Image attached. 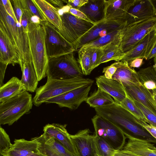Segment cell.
<instances>
[{"instance_id": "cell-28", "label": "cell", "mask_w": 156, "mask_h": 156, "mask_svg": "<svg viewBox=\"0 0 156 156\" xmlns=\"http://www.w3.org/2000/svg\"><path fill=\"white\" fill-rule=\"evenodd\" d=\"M38 147V142L35 140L29 141L23 139H15L9 150L23 155H30L40 154Z\"/></svg>"}, {"instance_id": "cell-27", "label": "cell", "mask_w": 156, "mask_h": 156, "mask_svg": "<svg viewBox=\"0 0 156 156\" xmlns=\"http://www.w3.org/2000/svg\"><path fill=\"white\" fill-rule=\"evenodd\" d=\"M47 20L59 31L62 29V23L58 10L45 0H34Z\"/></svg>"}, {"instance_id": "cell-14", "label": "cell", "mask_w": 156, "mask_h": 156, "mask_svg": "<svg viewBox=\"0 0 156 156\" xmlns=\"http://www.w3.org/2000/svg\"><path fill=\"white\" fill-rule=\"evenodd\" d=\"M122 84L126 96L133 101H137L156 115V103L151 92L142 85H138L124 81Z\"/></svg>"}, {"instance_id": "cell-5", "label": "cell", "mask_w": 156, "mask_h": 156, "mask_svg": "<svg viewBox=\"0 0 156 156\" xmlns=\"http://www.w3.org/2000/svg\"><path fill=\"white\" fill-rule=\"evenodd\" d=\"M0 22L9 37L18 50L21 64L25 61L31 60L30 55L27 34L25 33L20 23H16L6 12L1 0H0Z\"/></svg>"}, {"instance_id": "cell-33", "label": "cell", "mask_w": 156, "mask_h": 156, "mask_svg": "<svg viewBox=\"0 0 156 156\" xmlns=\"http://www.w3.org/2000/svg\"><path fill=\"white\" fill-rule=\"evenodd\" d=\"M120 43L117 42H112L108 44L105 48L101 64L112 60L118 61L122 54L120 48Z\"/></svg>"}, {"instance_id": "cell-25", "label": "cell", "mask_w": 156, "mask_h": 156, "mask_svg": "<svg viewBox=\"0 0 156 156\" xmlns=\"http://www.w3.org/2000/svg\"><path fill=\"white\" fill-rule=\"evenodd\" d=\"M26 91L17 77L13 76L0 87V103L5 101Z\"/></svg>"}, {"instance_id": "cell-22", "label": "cell", "mask_w": 156, "mask_h": 156, "mask_svg": "<svg viewBox=\"0 0 156 156\" xmlns=\"http://www.w3.org/2000/svg\"><path fill=\"white\" fill-rule=\"evenodd\" d=\"M96 80L98 87L110 95L116 103L120 104L126 98V94L120 82L108 79L104 75L98 76Z\"/></svg>"}, {"instance_id": "cell-19", "label": "cell", "mask_w": 156, "mask_h": 156, "mask_svg": "<svg viewBox=\"0 0 156 156\" xmlns=\"http://www.w3.org/2000/svg\"><path fill=\"white\" fill-rule=\"evenodd\" d=\"M153 17H156V11L151 0H135L128 12L126 20L129 23Z\"/></svg>"}, {"instance_id": "cell-36", "label": "cell", "mask_w": 156, "mask_h": 156, "mask_svg": "<svg viewBox=\"0 0 156 156\" xmlns=\"http://www.w3.org/2000/svg\"><path fill=\"white\" fill-rule=\"evenodd\" d=\"M108 44L103 46L87 48L90 57L92 71L101 64L105 49Z\"/></svg>"}, {"instance_id": "cell-45", "label": "cell", "mask_w": 156, "mask_h": 156, "mask_svg": "<svg viewBox=\"0 0 156 156\" xmlns=\"http://www.w3.org/2000/svg\"><path fill=\"white\" fill-rule=\"evenodd\" d=\"M88 1V0H69L67 4L71 8L79 9Z\"/></svg>"}, {"instance_id": "cell-44", "label": "cell", "mask_w": 156, "mask_h": 156, "mask_svg": "<svg viewBox=\"0 0 156 156\" xmlns=\"http://www.w3.org/2000/svg\"><path fill=\"white\" fill-rule=\"evenodd\" d=\"M69 12L78 18L96 24L92 21L83 12L79 9L71 8L69 10Z\"/></svg>"}, {"instance_id": "cell-2", "label": "cell", "mask_w": 156, "mask_h": 156, "mask_svg": "<svg viewBox=\"0 0 156 156\" xmlns=\"http://www.w3.org/2000/svg\"><path fill=\"white\" fill-rule=\"evenodd\" d=\"M27 38L30 55L39 81L46 76L48 61L43 25L41 23L30 22Z\"/></svg>"}, {"instance_id": "cell-39", "label": "cell", "mask_w": 156, "mask_h": 156, "mask_svg": "<svg viewBox=\"0 0 156 156\" xmlns=\"http://www.w3.org/2000/svg\"><path fill=\"white\" fill-rule=\"evenodd\" d=\"M133 101L145 117L147 123L150 125L156 128V115L139 102L136 101Z\"/></svg>"}, {"instance_id": "cell-42", "label": "cell", "mask_w": 156, "mask_h": 156, "mask_svg": "<svg viewBox=\"0 0 156 156\" xmlns=\"http://www.w3.org/2000/svg\"><path fill=\"white\" fill-rule=\"evenodd\" d=\"M1 1L7 13L14 19L16 23L18 22L15 16L10 1L9 0H1Z\"/></svg>"}, {"instance_id": "cell-16", "label": "cell", "mask_w": 156, "mask_h": 156, "mask_svg": "<svg viewBox=\"0 0 156 156\" xmlns=\"http://www.w3.org/2000/svg\"><path fill=\"white\" fill-rule=\"evenodd\" d=\"M0 62L14 66L21 64L19 51L7 35L2 23L0 22Z\"/></svg>"}, {"instance_id": "cell-31", "label": "cell", "mask_w": 156, "mask_h": 156, "mask_svg": "<svg viewBox=\"0 0 156 156\" xmlns=\"http://www.w3.org/2000/svg\"><path fill=\"white\" fill-rule=\"evenodd\" d=\"M124 27L121 29L116 30L105 36L87 44L80 48L86 49L103 46L112 42L117 41L121 43Z\"/></svg>"}, {"instance_id": "cell-50", "label": "cell", "mask_w": 156, "mask_h": 156, "mask_svg": "<svg viewBox=\"0 0 156 156\" xmlns=\"http://www.w3.org/2000/svg\"><path fill=\"white\" fill-rule=\"evenodd\" d=\"M3 156H45L41 154H33L30 155H23L18 154L12 151L9 150L4 154Z\"/></svg>"}, {"instance_id": "cell-38", "label": "cell", "mask_w": 156, "mask_h": 156, "mask_svg": "<svg viewBox=\"0 0 156 156\" xmlns=\"http://www.w3.org/2000/svg\"><path fill=\"white\" fill-rule=\"evenodd\" d=\"M12 144L11 143L9 135L5 130L0 127V155L3 156L10 149Z\"/></svg>"}, {"instance_id": "cell-35", "label": "cell", "mask_w": 156, "mask_h": 156, "mask_svg": "<svg viewBox=\"0 0 156 156\" xmlns=\"http://www.w3.org/2000/svg\"><path fill=\"white\" fill-rule=\"evenodd\" d=\"M120 105L137 119L147 123V120L141 111L136 105L133 101L127 96Z\"/></svg>"}, {"instance_id": "cell-26", "label": "cell", "mask_w": 156, "mask_h": 156, "mask_svg": "<svg viewBox=\"0 0 156 156\" xmlns=\"http://www.w3.org/2000/svg\"><path fill=\"white\" fill-rule=\"evenodd\" d=\"M79 9L94 23L104 19V0H88Z\"/></svg>"}, {"instance_id": "cell-4", "label": "cell", "mask_w": 156, "mask_h": 156, "mask_svg": "<svg viewBox=\"0 0 156 156\" xmlns=\"http://www.w3.org/2000/svg\"><path fill=\"white\" fill-rule=\"evenodd\" d=\"M31 94L26 91L5 101L0 103V124L12 125L32 109Z\"/></svg>"}, {"instance_id": "cell-24", "label": "cell", "mask_w": 156, "mask_h": 156, "mask_svg": "<svg viewBox=\"0 0 156 156\" xmlns=\"http://www.w3.org/2000/svg\"><path fill=\"white\" fill-rule=\"evenodd\" d=\"M20 67L22 73L21 83L27 91L34 92L37 88L39 81L32 60L24 62Z\"/></svg>"}, {"instance_id": "cell-29", "label": "cell", "mask_w": 156, "mask_h": 156, "mask_svg": "<svg viewBox=\"0 0 156 156\" xmlns=\"http://www.w3.org/2000/svg\"><path fill=\"white\" fill-rule=\"evenodd\" d=\"M137 72L142 85L152 94L156 92V71L153 66L141 69Z\"/></svg>"}, {"instance_id": "cell-9", "label": "cell", "mask_w": 156, "mask_h": 156, "mask_svg": "<svg viewBox=\"0 0 156 156\" xmlns=\"http://www.w3.org/2000/svg\"><path fill=\"white\" fill-rule=\"evenodd\" d=\"M91 121L95 135L102 139L116 151L123 148L126 138L119 129L97 114L93 116Z\"/></svg>"}, {"instance_id": "cell-40", "label": "cell", "mask_w": 156, "mask_h": 156, "mask_svg": "<svg viewBox=\"0 0 156 156\" xmlns=\"http://www.w3.org/2000/svg\"><path fill=\"white\" fill-rule=\"evenodd\" d=\"M13 5V9L18 22L20 23L22 16L23 13V10L20 0H14L11 1Z\"/></svg>"}, {"instance_id": "cell-13", "label": "cell", "mask_w": 156, "mask_h": 156, "mask_svg": "<svg viewBox=\"0 0 156 156\" xmlns=\"http://www.w3.org/2000/svg\"><path fill=\"white\" fill-rule=\"evenodd\" d=\"M70 136L77 156H100L95 136L90 134L89 129L80 130Z\"/></svg>"}, {"instance_id": "cell-10", "label": "cell", "mask_w": 156, "mask_h": 156, "mask_svg": "<svg viewBox=\"0 0 156 156\" xmlns=\"http://www.w3.org/2000/svg\"><path fill=\"white\" fill-rule=\"evenodd\" d=\"M60 16L62 29L59 31L74 46L76 42L96 24L78 18L68 12H63Z\"/></svg>"}, {"instance_id": "cell-6", "label": "cell", "mask_w": 156, "mask_h": 156, "mask_svg": "<svg viewBox=\"0 0 156 156\" xmlns=\"http://www.w3.org/2000/svg\"><path fill=\"white\" fill-rule=\"evenodd\" d=\"M83 75L73 52L48 59L47 78L68 80L83 76Z\"/></svg>"}, {"instance_id": "cell-46", "label": "cell", "mask_w": 156, "mask_h": 156, "mask_svg": "<svg viewBox=\"0 0 156 156\" xmlns=\"http://www.w3.org/2000/svg\"><path fill=\"white\" fill-rule=\"evenodd\" d=\"M46 1L58 10L62 9L67 4L68 2V1L66 0H47Z\"/></svg>"}, {"instance_id": "cell-3", "label": "cell", "mask_w": 156, "mask_h": 156, "mask_svg": "<svg viewBox=\"0 0 156 156\" xmlns=\"http://www.w3.org/2000/svg\"><path fill=\"white\" fill-rule=\"evenodd\" d=\"M94 81L83 76L65 80L47 78L45 84L37 88L33 98V104L39 106L48 100L70 90L90 84Z\"/></svg>"}, {"instance_id": "cell-11", "label": "cell", "mask_w": 156, "mask_h": 156, "mask_svg": "<svg viewBox=\"0 0 156 156\" xmlns=\"http://www.w3.org/2000/svg\"><path fill=\"white\" fill-rule=\"evenodd\" d=\"M127 23L126 21H113L104 19L94 25L76 42L74 46L75 51L113 31L123 28Z\"/></svg>"}, {"instance_id": "cell-15", "label": "cell", "mask_w": 156, "mask_h": 156, "mask_svg": "<svg viewBox=\"0 0 156 156\" xmlns=\"http://www.w3.org/2000/svg\"><path fill=\"white\" fill-rule=\"evenodd\" d=\"M39 144L40 153L45 156H76L67 150L59 141L44 133L33 138Z\"/></svg>"}, {"instance_id": "cell-32", "label": "cell", "mask_w": 156, "mask_h": 156, "mask_svg": "<svg viewBox=\"0 0 156 156\" xmlns=\"http://www.w3.org/2000/svg\"><path fill=\"white\" fill-rule=\"evenodd\" d=\"M23 13L29 18L33 16L38 17L41 22L47 20L34 0H20Z\"/></svg>"}, {"instance_id": "cell-23", "label": "cell", "mask_w": 156, "mask_h": 156, "mask_svg": "<svg viewBox=\"0 0 156 156\" xmlns=\"http://www.w3.org/2000/svg\"><path fill=\"white\" fill-rule=\"evenodd\" d=\"M113 64L117 67V69L112 79L119 82L120 81H124L137 85H142L137 72L130 67L127 62L120 61L115 62Z\"/></svg>"}, {"instance_id": "cell-34", "label": "cell", "mask_w": 156, "mask_h": 156, "mask_svg": "<svg viewBox=\"0 0 156 156\" xmlns=\"http://www.w3.org/2000/svg\"><path fill=\"white\" fill-rule=\"evenodd\" d=\"M77 61L83 74L86 76L90 74L92 70L90 57L88 49H79Z\"/></svg>"}, {"instance_id": "cell-8", "label": "cell", "mask_w": 156, "mask_h": 156, "mask_svg": "<svg viewBox=\"0 0 156 156\" xmlns=\"http://www.w3.org/2000/svg\"><path fill=\"white\" fill-rule=\"evenodd\" d=\"M45 30V43L49 58L75 51L74 46L61 35L58 30L48 20L41 22Z\"/></svg>"}, {"instance_id": "cell-47", "label": "cell", "mask_w": 156, "mask_h": 156, "mask_svg": "<svg viewBox=\"0 0 156 156\" xmlns=\"http://www.w3.org/2000/svg\"><path fill=\"white\" fill-rule=\"evenodd\" d=\"M30 21L29 18L23 13L21 18V24L22 27L24 32L27 34L28 27Z\"/></svg>"}, {"instance_id": "cell-43", "label": "cell", "mask_w": 156, "mask_h": 156, "mask_svg": "<svg viewBox=\"0 0 156 156\" xmlns=\"http://www.w3.org/2000/svg\"><path fill=\"white\" fill-rule=\"evenodd\" d=\"M138 122L144 127L154 138L156 139V128L148 124L147 122L136 118Z\"/></svg>"}, {"instance_id": "cell-12", "label": "cell", "mask_w": 156, "mask_h": 156, "mask_svg": "<svg viewBox=\"0 0 156 156\" xmlns=\"http://www.w3.org/2000/svg\"><path fill=\"white\" fill-rule=\"evenodd\" d=\"M93 84H88L70 90L51 98L45 103L56 104L61 108L75 110L82 103L86 101Z\"/></svg>"}, {"instance_id": "cell-53", "label": "cell", "mask_w": 156, "mask_h": 156, "mask_svg": "<svg viewBox=\"0 0 156 156\" xmlns=\"http://www.w3.org/2000/svg\"><path fill=\"white\" fill-rule=\"evenodd\" d=\"M154 64L153 66L156 71V57L154 58Z\"/></svg>"}, {"instance_id": "cell-20", "label": "cell", "mask_w": 156, "mask_h": 156, "mask_svg": "<svg viewBox=\"0 0 156 156\" xmlns=\"http://www.w3.org/2000/svg\"><path fill=\"white\" fill-rule=\"evenodd\" d=\"M129 139L123 150L138 156H156V147L149 141L127 135Z\"/></svg>"}, {"instance_id": "cell-49", "label": "cell", "mask_w": 156, "mask_h": 156, "mask_svg": "<svg viewBox=\"0 0 156 156\" xmlns=\"http://www.w3.org/2000/svg\"><path fill=\"white\" fill-rule=\"evenodd\" d=\"M143 58H136L133 59L129 63V65L131 68H138L142 64Z\"/></svg>"}, {"instance_id": "cell-17", "label": "cell", "mask_w": 156, "mask_h": 156, "mask_svg": "<svg viewBox=\"0 0 156 156\" xmlns=\"http://www.w3.org/2000/svg\"><path fill=\"white\" fill-rule=\"evenodd\" d=\"M135 0H104V19L126 21L128 12Z\"/></svg>"}, {"instance_id": "cell-41", "label": "cell", "mask_w": 156, "mask_h": 156, "mask_svg": "<svg viewBox=\"0 0 156 156\" xmlns=\"http://www.w3.org/2000/svg\"><path fill=\"white\" fill-rule=\"evenodd\" d=\"M116 69L117 67L112 63L110 66L104 68L102 72L104 73V75L106 78L111 79H112Z\"/></svg>"}, {"instance_id": "cell-18", "label": "cell", "mask_w": 156, "mask_h": 156, "mask_svg": "<svg viewBox=\"0 0 156 156\" xmlns=\"http://www.w3.org/2000/svg\"><path fill=\"white\" fill-rule=\"evenodd\" d=\"M156 40V29H155L146 35L135 47L123 54L118 61H124L129 63L136 58L146 60Z\"/></svg>"}, {"instance_id": "cell-37", "label": "cell", "mask_w": 156, "mask_h": 156, "mask_svg": "<svg viewBox=\"0 0 156 156\" xmlns=\"http://www.w3.org/2000/svg\"><path fill=\"white\" fill-rule=\"evenodd\" d=\"M95 136L100 156H113L116 150L102 139Z\"/></svg>"}, {"instance_id": "cell-21", "label": "cell", "mask_w": 156, "mask_h": 156, "mask_svg": "<svg viewBox=\"0 0 156 156\" xmlns=\"http://www.w3.org/2000/svg\"><path fill=\"white\" fill-rule=\"evenodd\" d=\"M66 124H48L44 126L43 131L46 135L52 137L59 141L69 151L77 156L74 145L68 133Z\"/></svg>"}, {"instance_id": "cell-51", "label": "cell", "mask_w": 156, "mask_h": 156, "mask_svg": "<svg viewBox=\"0 0 156 156\" xmlns=\"http://www.w3.org/2000/svg\"><path fill=\"white\" fill-rule=\"evenodd\" d=\"M113 156H138L122 149L116 151Z\"/></svg>"}, {"instance_id": "cell-48", "label": "cell", "mask_w": 156, "mask_h": 156, "mask_svg": "<svg viewBox=\"0 0 156 156\" xmlns=\"http://www.w3.org/2000/svg\"><path fill=\"white\" fill-rule=\"evenodd\" d=\"M8 65L0 62V87L2 86L4 84L3 81L5 70Z\"/></svg>"}, {"instance_id": "cell-7", "label": "cell", "mask_w": 156, "mask_h": 156, "mask_svg": "<svg viewBox=\"0 0 156 156\" xmlns=\"http://www.w3.org/2000/svg\"><path fill=\"white\" fill-rule=\"evenodd\" d=\"M155 29H156V17L128 23L124 28L119 45L122 54L135 47L146 35Z\"/></svg>"}, {"instance_id": "cell-54", "label": "cell", "mask_w": 156, "mask_h": 156, "mask_svg": "<svg viewBox=\"0 0 156 156\" xmlns=\"http://www.w3.org/2000/svg\"><path fill=\"white\" fill-rule=\"evenodd\" d=\"M152 3L156 11V0H151Z\"/></svg>"}, {"instance_id": "cell-1", "label": "cell", "mask_w": 156, "mask_h": 156, "mask_svg": "<svg viewBox=\"0 0 156 156\" xmlns=\"http://www.w3.org/2000/svg\"><path fill=\"white\" fill-rule=\"evenodd\" d=\"M94 108L96 114L117 127L125 136H136L150 142L156 141V139L139 124L136 118L115 102L111 105Z\"/></svg>"}, {"instance_id": "cell-52", "label": "cell", "mask_w": 156, "mask_h": 156, "mask_svg": "<svg viewBox=\"0 0 156 156\" xmlns=\"http://www.w3.org/2000/svg\"><path fill=\"white\" fill-rule=\"evenodd\" d=\"M156 57V40L149 52L146 60H148Z\"/></svg>"}, {"instance_id": "cell-55", "label": "cell", "mask_w": 156, "mask_h": 156, "mask_svg": "<svg viewBox=\"0 0 156 156\" xmlns=\"http://www.w3.org/2000/svg\"><path fill=\"white\" fill-rule=\"evenodd\" d=\"M152 95L156 103V92L153 93L152 94Z\"/></svg>"}, {"instance_id": "cell-30", "label": "cell", "mask_w": 156, "mask_h": 156, "mask_svg": "<svg viewBox=\"0 0 156 156\" xmlns=\"http://www.w3.org/2000/svg\"><path fill=\"white\" fill-rule=\"evenodd\" d=\"M86 102L90 107L95 108L111 105L115 101L110 95L98 87L88 97Z\"/></svg>"}]
</instances>
